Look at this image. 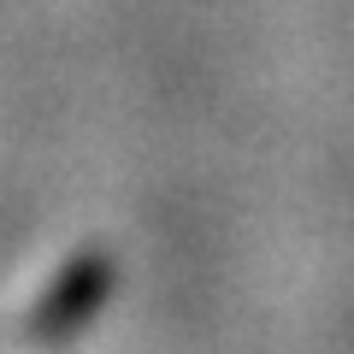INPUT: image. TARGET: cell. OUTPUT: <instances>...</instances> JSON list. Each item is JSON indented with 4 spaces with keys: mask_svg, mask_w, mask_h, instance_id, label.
Instances as JSON below:
<instances>
[{
    "mask_svg": "<svg viewBox=\"0 0 354 354\" xmlns=\"http://www.w3.org/2000/svg\"><path fill=\"white\" fill-rule=\"evenodd\" d=\"M113 278H118V266H113L106 248H77L71 260L59 266V278L41 290V301L30 307L24 342L30 348H65L77 330H88L101 319L106 295H113Z\"/></svg>",
    "mask_w": 354,
    "mask_h": 354,
    "instance_id": "6da1fadb",
    "label": "cell"
}]
</instances>
